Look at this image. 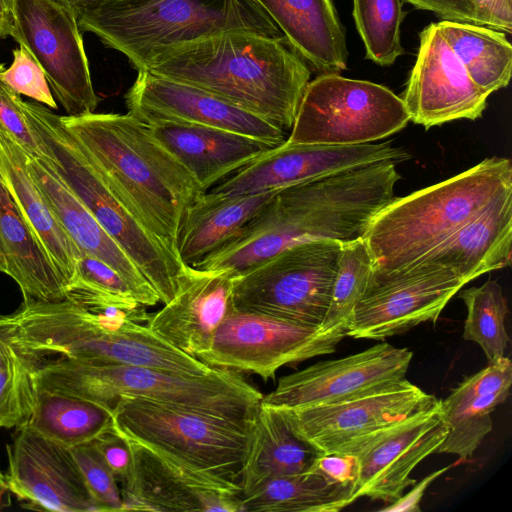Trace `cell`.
Returning <instances> with one entry per match:
<instances>
[{
    "label": "cell",
    "mask_w": 512,
    "mask_h": 512,
    "mask_svg": "<svg viewBox=\"0 0 512 512\" xmlns=\"http://www.w3.org/2000/svg\"><path fill=\"white\" fill-rule=\"evenodd\" d=\"M399 179L395 162L387 160L281 189L233 240L194 268L238 275L297 244L361 238L394 198Z\"/></svg>",
    "instance_id": "cell-1"
},
{
    "label": "cell",
    "mask_w": 512,
    "mask_h": 512,
    "mask_svg": "<svg viewBox=\"0 0 512 512\" xmlns=\"http://www.w3.org/2000/svg\"><path fill=\"white\" fill-rule=\"evenodd\" d=\"M145 69L212 93L286 133L311 75L285 38L249 31H227L176 45Z\"/></svg>",
    "instance_id": "cell-2"
},
{
    "label": "cell",
    "mask_w": 512,
    "mask_h": 512,
    "mask_svg": "<svg viewBox=\"0 0 512 512\" xmlns=\"http://www.w3.org/2000/svg\"><path fill=\"white\" fill-rule=\"evenodd\" d=\"M61 120L112 191L178 256L185 212L204 193L190 172L129 113L93 112Z\"/></svg>",
    "instance_id": "cell-3"
},
{
    "label": "cell",
    "mask_w": 512,
    "mask_h": 512,
    "mask_svg": "<svg viewBox=\"0 0 512 512\" xmlns=\"http://www.w3.org/2000/svg\"><path fill=\"white\" fill-rule=\"evenodd\" d=\"M509 193L511 161L494 156L447 180L394 196L362 236L372 272L397 270L422 258Z\"/></svg>",
    "instance_id": "cell-4"
},
{
    "label": "cell",
    "mask_w": 512,
    "mask_h": 512,
    "mask_svg": "<svg viewBox=\"0 0 512 512\" xmlns=\"http://www.w3.org/2000/svg\"><path fill=\"white\" fill-rule=\"evenodd\" d=\"M72 7L81 30L137 70L166 49L227 31L285 38L255 0H92Z\"/></svg>",
    "instance_id": "cell-5"
},
{
    "label": "cell",
    "mask_w": 512,
    "mask_h": 512,
    "mask_svg": "<svg viewBox=\"0 0 512 512\" xmlns=\"http://www.w3.org/2000/svg\"><path fill=\"white\" fill-rule=\"evenodd\" d=\"M37 388L93 401L111 413L121 398H139L250 423L263 395L236 371L205 375L59 357L44 362Z\"/></svg>",
    "instance_id": "cell-6"
},
{
    "label": "cell",
    "mask_w": 512,
    "mask_h": 512,
    "mask_svg": "<svg viewBox=\"0 0 512 512\" xmlns=\"http://www.w3.org/2000/svg\"><path fill=\"white\" fill-rule=\"evenodd\" d=\"M137 302L61 300L46 305L32 325L31 343L42 356L143 366L205 375L215 368L177 349L150 327Z\"/></svg>",
    "instance_id": "cell-7"
},
{
    "label": "cell",
    "mask_w": 512,
    "mask_h": 512,
    "mask_svg": "<svg viewBox=\"0 0 512 512\" xmlns=\"http://www.w3.org/2000/svg\"><path fill=\"white\" fill-rule=\"evenodd\" d=\"M23 107L42 156L146 277L160 302L168 303L194 268L148 231L112 191L60 115L38 102L24 101Z\"/></svg>",
    "instance_id": "cell-8"
},
{
    "label": "cell",
    "mask_w": 512,
    "mask_h": 512,
    "mask_svg": "<svg viewBox=\"0 0 512 512\" xmlns=\"http://www.w3.org/2000/svg\"><path fill=\"white\" fill-rule=\"evenodd\" d=\"M125 437L191 469L239 483L250 423L139 398H121L112 411Z\"/></svg>",
    "instance_id": "cell-9"
},
{
    "label": "cell",
    "mask_w": 512,
    "mask_h": 512,
    "mask_svg": "<svg viewBox=\"0 0 512 512\" xmlns=\"http://www.w3.org/2000/svg\"><path fill=\"white\" fill-rule=\"evenodd\" d=\"M342 242L291 246L236 275L233 309L319 328L329 308Z\"/></svg>",
    "instance_id": "cell-10"
},
{
    "label": "cell",
    "mask_w": 512,
    "mask_h": 512,
    "mask_svg": "<svg viewBox=\"0 0 512 512\" xmlns=\"http://www.w3.org/2000/svg\"><path fill=\"white\" fill-rule=\"evenodd\" d=\"M408 121L401 97L387 87L322 73L307 84L286 142L371 143L402 130Z\"/></svg>",
    "instance_id": "cell-11"
},
{
    "label": "cell",
    "mask_w": 512,
    "mask_h": 512,
    "mask_svg": "<svg viewBox=\"0 0 512 512\" xmlns=\"http://www.w3.org/2000/svg\"><path fill=\"white\" fill-rule=\"evenodd\" d=\"M10 36L37 61L68 116L95 112L99 99L72 6L59 0H15Z\"/></svg>",
    "instance_id": "cell-12"
},
{
    "label": "cell",
    "mask_w": 512,
    "mask_h": 512,
    "mask_svg": "<svg viewBox=\"0 0 512 512\" xmlns=\"http://www.w3.org/2000/svg\"><path fill=\"white\" fill-rule=\"evenodd\" d=\"M437 400L404 378L341 401L280 409L294 433L320 454L354 455L373 436Z\"/></svg>",
    "instance_id": "cell-13"
},
{
    "label": "cell",
    "mask_w": 512,
    "mask_h": 512,
    "mask_svg": "<svg viewBox=\"0 0 512 512\" xmlns=\"http://www.w3.org/2000/svg\"><path fill=\"white\" fill-rule=\"evenodd\" d=\"M467 284L439 264L414 262L388 272H371L346 336L384 340L425 322H436L448 302Z\"/></svg>",
    "instance_id": "cell-14"
},
{
    "label": "cell",
    "mask_w": 512,
    "mask_h": 512,
    "mask_svg": "<svg viewBox=\"0 0 512 512\" xmlns=\"http://www.w3.org/2000/svg\"><path fill=\"white\" fill-rule=\"evenodd\" d=\"M345 336L232 309L197 359L213 368L257 374L266 381L283 366L333 353Z\"/></svg>",
    "instance_id": "cell-15"
},
{
    "label": "cell",
    "mask_w": 512,
    "mask_h": 512,
    "mask_svg": "<svg viewBox=\"0 0 512 512\" xmlns=\"http://www.w3.org/2000/svg\"><path fill=\"white\" fill-rule=\"evenodd\" d=\"M410 158L390 142L357 145L290 144L284 142L246 164L208 192L247 195L281 189L381 161Z\"/></svg>",
    "instance_id": "cell-16"
},
{
    "label": "cell",
    "mask_w": 512,
    "mask_h": 512,
    "mask_svg": "<svg viewBox=\"0 0 512 512\" xmlns=\"http://www.w3.org/2000/svg\"><path fill=\"white\" fill-rule=\"evenodd\" d=\"M128 441L132 462L120 484L122 511L240 512L238 482L191 469Z\"/></svg>",
    "instance_id": "cell-17"
},
{
    "label": "cell",
    "mask_w": 512,
    "mask_h": 512,
    "mask_svg": "<svg viewBox=\"0 0 512 512\" xmlns=\"http://www.w3.org/2000/svg\"><path fill=\"white\" fill-rule=\"evenodd\" d=\"M125 94L130 115L147 125L186 123L282 144L287 133L264 118L198 87L137 70Z\"/></svg>",
    "instance_id": "cell-18"
},
{
    "label": "cell",
    "mask_w": 512,
    "mask_h": 512,
    "mask_svg": "<svg viewBox=\"0 0 512 512\" xmlns=\"http://www.w3.org/2000/svg\"><path fill=\"white\" fill-rule=\"evenodd\" d=\"M448 426L441 400L390 426L365 442L354 455L358 460L352 499L369 497L392 503L416 483L414 468L436 453Z\"/></svg>",
    "instance_id": "cell-19"
},
{
    "label": "cell",
    "mask_w": 512,
    "mask_h": 512,
    "mask_svg": "<svg viewBox=\"0 0 512 512\" xmlns=\"http://www.w3.org/2000/svg\"><path fill=\"white\" fill-rule=\"evenodd\" d=\"M413 353L386 342L343 358L319 361L283 376L261 402L299 408L341 401L406 378Z\"/></svg>",
    "instance_id": "cell-20"
},
{
    "label": "cell",
    "mask_w": 512,
    "mask_h": 512,
    "mask_svg": "<svg viewBox=\"0 0 512 512\" xmlns=\"http://www.w3.org/2000/svg\"><path fill=\"white\" fill-rule=\"evenodd\" d=\"M419 38L417 59L401 97L409 119L429 129L481 117L489 95L471 80L436 23L425 27Z\"/></svg>",
    "instance_id": "cell-21"
},
{
    "label": "cell",
    "mask_w": 512,
    "mask_h": 512,
    "mask_svg": "<svg viewBox=\"0 0 512 512\" xmlns=\"http://www.w3.org/2000/svg\"><path fill=\"white\" fill-rule=\"evenodd\" d=\"M8 446L7 488L33 509L99 511L71 448L35 431L16 428Z\"/></svg>",
    "instance_id": "cell-22"
},
{
    "label": "cell",
    "mask_w": 512,
    "mask_h": 512,
    "mask_svg": "<svg viewBox=\"0 0 512 512\" xmlns=\"http://www.w3.org/2000/svg\"><path fill=\"white\" fill-rule=\"evenodd\" d=\"M236 275L227 269L194 268L176 295L151 314L149 327L162 339L197 358L232 311Z\"/></svg>",
    "instance_id": "cell-23"
},
{
    "label": "cell",
    "mask_w": 512,
    "mask_h": 512,
    "mask_svg": "<svg viewBox=\"0 0 512 512\" xmlns=\"http://www.w3.org/2000/svg\"><path fill=\"white\" fill-rule=\"evenodd\" d=\"M27 167L47 204L81 252L97 257L119 273L140 304L150 307L160 302L150 282L46 159L27 155Z\"/></svg>",
    "instance_id": "cell-24"
},
{
    "label": "cell",
    "mask_w": 512,
    "mask_h": 512,
    "mask_svg": "<svg viewBox=\"0 0 512 512\" xmlns=\"http://www.w3.org/2000/svg\"><path fill=\"white\" fill-rule=\"evenodd\" d=\"M155 138L190 172L204 192L280 144L186 123L148 125Z\"/></svg>",
    "instance_id": "cell-25"
},
{
    "label": "cell",
    "mask_w": 512,
    "mask_h": 512,
    "mask_svg": "<svg viewBox=\"0 0 512 512\" xmlns=\"http://www.w3.org/2000/svg\"><path fill=\"white\" fill-rule=\"evenodd\" d=\"M512 384L511 360L502 356L464 378L441 400L448 433L436 453L469 459L492 431L491 413L506 401Z\"/></svg>",
    "instance_id": "cell-26"
},
{
    "label": "cell",
    "mask_w": 512,
    "mask_h": 512,
    "mask_svg": "<svg viewBox=\"0 0 512 512\" xmlns=\"http://www.w3.org/2000/svg\"><path fill=\"white\" fill-rule=\"evenodd\" d=\"M255 1L275 22L289 46L315 70L338 73L346 69L345 28L333 0Z\"/></svg>",
    "instance_id": "cell-27"
},
{
    "label": "cell",
    "mask_w": 512,
    "mask_h": 512,
    "mask_svg": "<svg viewBox=\"0 0 512 512\" xmlns=\"http://www.w3.org/2000/svg\"><path fill=\"white\" fill-rule=\"evenodd\" d=\"M511 244L512 193H509L415 262L449 267L469 283L487 272L510 266Z\"/></svg>",
    "instance_id": "cell-28"
},
{
    "label": "cell",
    "mask_w": 512,
    "mask_h": 512,
    "mask_svg": "<svg viewBox=\"0 0 512 512\" xmlns=\"http://www.w3.org/2000/svg\"><path fill=\"white\" fill-rule=\"evenodd\" d=\"M0 178L63 278L68 292L75 278L81 250L33 181L27 167L26 152L4 132H0Z\"/></svg>",
    "instance_id": "cell-29"
},
{
    "label": "cell",
    "mask_w": 512,
    "mask_h": 512,
    "mask_svg": "<svg viewBox=\"0 0 512 512\" xmlns=\"http://www.w3.org/2000/svg\"><path fill=\"white\" fill-rule=\"evenodd\" d=\"M277 191L247 195L202 193L186 210L177 242L181 261L193 267L233 240Z\"/></svg>",
    "instance_id": "cell-30"
},
{
    "label": "cell",
    "mask_w": 512,
    "mask_h": 512,
    "mask_svg": "<svg viewBox=\"0 0 512 512\" xmlns=\"http://www.w3.org/2000/svg\"><path fill=\"white\" fill-rule=\"evenodd\" d=\"M321 455L299 438L280 408L260 403L250 426V440L239 485L241 495L281 476L309 471Z\"/></svg>",
    "instance_id": "cell-31"
},
{
    "label": "cell",
    "mask_w": 512,
    "mask_h": 512,
    "mask_svg": "<svg viewBox=\"0 0 512 512\" xmlns=\"http://www.w3.org/2000/svg\"><path fill=\"white\" fill-rule=\"evenodd\" d=\"M0 247L23 302L66 299L67 286L0 178Z\"/></svg>",
    "instance_id": "cell-32"
},
{
    "label": "cell",
    "mask_w": 512,
    "mask_h": 512,
    "mask_svg": "<svg viewBox=\"0 0 512 512\" xmlns=\"http://www.w3.org/2000/svg\"><path fill=\"white\" fill-rule=\"evenodd\" d=\"M352 486L304 473L272 478L240 496V512H337L352 504Z\"/></svg>",
    "instance_id": "cell-33"
},
{
    "label": "cell",
    "mask_w": 512,
    "mask_h": 512,
    "mask_svg": "<svg viewBox=\"0 0 512 512\" xmlns=\"http://www.w3.org/2000/svg\"><path fill=\"white\" fill-rule=\"evenodd\" d=\"M436 25L471 80L481 90L490 95L508 85L512 46L505 33L481 25L448 20L437 22Z\"/></svg>",
    "instance_id": "cell-34"
},
{
    "label": "cell",
    "mask_w": 512,
    "mask_h": 512,
    "mask_svg": "<svg viewBox=\"0 0 512 512\" xmlns=\"http://www.w3.org/2000/svg\"><path fill=\"white\" fill-rule=\"evenodd\" d=\"M35 431L69 448L90 442L113 425L105 407L67 393L37 388L27 423Z\"/></svg>",
    "instance_id": "cell-35"
},
{
    "label": "cell",
    "mask_w": 512,
    "mask_h": 512,
    "mask_svg": "<svg viewBox=\"0 0 512 512\" xmlns=\"http://www.w3.org/2000/svg\"><path fill=\"white\" fill-rule=\"evenodd\" d=\"M45 359L21 347L0 320V428L28 423L36 403V377Z\"/></svg>",
    "instance_id": "cell-36"
},
{
    "label": "cell",
    "mask_w": 512,
    "mask_h": 512,
    "mask_svg": "<svg viewBox=\"0 0 512 512\" xmlns=\"http://www.w3.org/2000/svg\"><path fill=\"white\" fill-rule=\"evenodd\" d=\"M459 298L467 309L463 339L477 343L488 362L504 356L510 338L505 325L508 303L501 285L490 279L462 290Z\"/></svg>",
    "instance_id": "cell-37"
},
{
    "label": "cell",
    "mask_w": 512,
    "mask_h": 512,
    "mask_svg": "<svg viewBox=\"0 0 512 512\" xmlns=\"http://www.w3.org/2000/svg\"><path fill=\"white\" fill-rule=\"evenodd\" d=\"M371 272L372 258L362 237L342 243L329 308L319 327L322 332L346 335Z\"/></svg>",
    "instance_id": "cell-38"
},
{
    "label": "cell",
    "mask_w": 512,
    "mask_h": 512,
    "mask_svg": "<svg viewBox=\"0 0 512 512\" xmlns=\"http://www.w3.org/2000/svg\"><path fill=\"white\" fill-rule=\"evenodd\" d=\"M402 0H353V17L366 57L380 66H390L403 55Z\"/></svg>",
    "instance_id": "cell-39"
},
{
    "label": "cell",
    "mask_w": 512,
    "mask_h": 512,
    "mask_svg": "<svg viewBox=\"0 0 512 512\" xmlns=\"http://www.w3.org/2000/svg\"><path fill=\"white\" fill-rule=\"evenodd\" d=\"M99 511H122L118 481L92 441L71 448Z\"/></svg>",
    "instance_id": "cell-40"
},
{
    "label": "cell",
    "mask_w": 512,
    "mask_h": 512,
    "mask_svg": "<svg viewBox=\"0 0 512 512\" xmlns=\"http://www.w3.org/2000/svg\"><path fill=\"white\" fill-rule=\"evenodd\" d=\"M70 290H81L115 300L138 302L130 286L119 273L102 260L85 252H81L75 278L68 291Z\"/></svg>",
    "instance_id": "cell-41"
},
{
    "label": "cell",
    "mask_w": 512,
    "mask_h": 512,
    "mask_svg": "<svg viewBox=\"0 0 512 512\" xmlns=\"http://www.w3.org/2000/svg\"><path fill=\"white\" fill-rule=\"evenodd\" d=\"M13 61L8 69L0 71V79L19 95L57 109L58 105L47 78L37 61L23 46L12 50Z\"/></svg>",
    "instance_id": "cell-42"
},
{
    "label": "cell",
    "mask_w": 512,
    "mask_h": 512,
    "mask_svg": "<svg viewBox=\"0 0 512 512\" xmlns=\"http://www.w3.org/2000/svg\"><path fill=\"white\" fill-rule=\"evenodd\" d=\"M4 65L0 64V71ZM23 100L0 79V132L8 134L28 156L41 157L40 141L27 121Z\"/></svg>",
    "instance_id": "cell-43"
},
{
    "label": "cell",
    "mask_w": 512,
    "mask_h": 512,
    "mask_svg": "<svg viewBox=\"0 0 512 512\" xmlns=\"http://www.w3.org/2000/svg\"><path fill=\"white\" fill-rule=\"evenodd\" d=\"M92 442L121 484L128 476L132 462L128 439L112 425Z\"/></svg>",
    "instance_id": "cell-44"
},
{
    "label": "cell",
    "mask_w": 512,
    "mask_h": 512,
    "mask_svg": "<svg viewBox=\"0 0 512 512\" xmlns=\"http://www.w3.org/2000/svg\"><path fill=\"white\" fill-rule=\"evenodd\" d=\"M422 10L434 12L443 20L481 25L483 0H402Z\"/></svg>",
    "instance_id": "cell-45"
},
{
    "label": "cell",
    "mask_w": 512,
    "mask_h": 512,
    "mask_svg": "<svg viewBox=\"0 0 512 512\" xmlns=\"http://www.w3.org/2000/svg\"><path fill=\"white\" fill-rule=\"evenodd\" d=\"M309 471L323 476L329 483L353 486L357 479L358 460L353 454H321Z\"/></svg>",
    "instance_id": "cell-46"
},
{
    "label": "cell",
    "mask_w": 512,
    "mask_h": 512,
    "mask_svg": "<svg viewBox=\"0 0 512 512\" xmlns=\"http://www.w3.org/2000/svg\"><path fill=\"white\" fill-rule=\"evenodd\" d=\"M481 26L501 32H512V0H483Z\"/></svg>",
    "instance_id": "cell-47"
},
{
    "label": "cell",
    "mask_w": 512,
    "mask_h": 512,
    "mask_svg": "<svg viewBox=\"0 0 512 512\" xmlns=\"http://www.w3.org/2000/svg\"><path fill=\"white\" fill-rule=\"evenodd\" d=\"M450 469V466H446L439 470L432 472L423 478L420 482L416 483L414 488L408 492L405 496H401L388 507L381 509L384 512H420V501L424 496L426 488L440 475Z\"/></svg>",
    "instance_id": "cell-48"
},
{
    "label": "cell",
    "mask_w": 512,
    "mask_h": 512,
    "mask_svg": "<svg viewBox=\"0 0 512 512\" xmlns=\"http://www.w3.org/2000/svg\"><path fill=\"white\" fill-rule=\"evenodd\" d=\"M15 0H0V15L5 25L9 28L10 34L13 26V10Z\"/></svg>",
    "instance_id": "cell-49"
},
{
    "label": "cell",
    "mask_w": 512,
    "mask_h": 512,
    "mask_svg": "<svg viewBox=\"0 0 512 512\" xmlns=\"http://www.w3.org/2000/svg\"><path fill=\"white\" fill-rule=\"evenodd\" d=\"M7 489L8 488H7L5 475H3L0 471V506L2 504V499H3V496Z\"/></svg>",
    "instance_id": "cell-50"
},
{
    "label": "cell",
    "mask_w": 512,
    "mask_h": 512,
    "mask_svg": "<svg viewBox=\"0 0 512 512\" xmlns=\"http://www.w3.org/2000/svg\"><path fill=\"white\" fill-rule=\"evenodd\" d=\"M6 36H10V30L5 25L4 21L1 18V15H0V38L6 37Z\"/></svg>",
    "instance_id": "cell-51"
},
{
    "label": "cell",
    "mask_w": 512,
    "mask_h": 512,
    "mask_svg": "<svg viewBox=\"0 0 512 512\" xmlns=\"http://www.w3.org/2000/svg\"><path fill=\"white\" fill-rule=\"evenodd\" d=\"M0 273H6V261L0 247Z\"/></svg>",
    "instance_id": "cell-52"
},
{
    "label": "cell",
    "mask_w": 512,
    "mask_h": 512,
    "mask_svg": "<svg viewBox=\"0 0 512 512\" xmlns=\"http://www.w3.org/2000/svg\"><path fill=\"white\" fill-rule=\"evenodd\" d=\"M65 4H68L70 6H74L78 3L86 2V1H92V0H59Z\"/></svg>",
    "instance_id": "cell-53"
}]
</instances>
